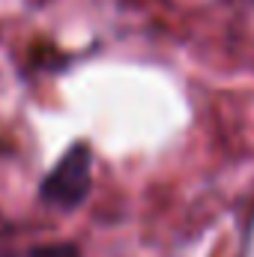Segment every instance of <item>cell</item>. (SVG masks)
<instances>
[{
	"label": "cell",
	"mask_w": 254,
	"mask_h": 257,
	"mask_svg": "<svg viewBox=\"0 0 254 257\" xmlns=\"http://www.w3.org/2000/svg\"><path fill=\"white\" fill-rule=\"evenodd\" d=\"M90 174H93V150L90 144H72L60 156V162L48 171V177L39 186V200L54 209H75L90 192Z\"/></svg>",
	"instance_id": "6da1fadb"
},
{
	"label": "cell",
	"mask_w": 254,
	"mask_h": 257,
	"mask_svg": "<svg viewBox=\"0 0 254 257\" xmlns=\"http://www.w3.org/2000/svg\"><path fill=\"white\" fill-rule=\"evenodd\" d=\"M30 257H81V254H78V248H75L72 242H51V245L33 248Z\"/></svg>",
	"instance_id": "7a4b0ae2"
}]
</instances>
